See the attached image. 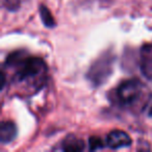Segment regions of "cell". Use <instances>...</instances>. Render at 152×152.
<instances>
[{
	"label": "cell",
	"instance_id": "5",
	"mask_svg": "<svg viewBox=\"0 0 152 152\" xmlns=\"http://www.w3.org/2000/svg\"><path fill=\"white\" fill-rule=\"evenodd\" d=\"M17 135V127L12 121H3L0 126V142L7 144L14 141Z\"/></svg>",
	"mask_w": 152,
	"mask_h": 152
},
{
	"label": "cell",
	"instance_id": "6",
	"mask_svg": "<svg viewBox=\"0 0 152 152\" xmlns=\"http://www.w3.org/2000/svg\"><path fill=\"white\" fill-rule=\"evenodd\" d=\"M85 148V143L76 137H68L64 142L61 149L64 151H81Z\"/></svg>",
	"mask_w": 152,
	"mask_h": 152
},
{
	"label": "cell",
	"instance_id": "10",
	"mask_svg": "<svg viewBox=\"0 0 152 152\" xmlns=\"http://www.w3.org/2000/svg\"><path fill=\"white\" fill-rule=\"evenodd\" d=\"M147 48H148V50L150 51V53H151V56H152V45H147Z\"/></svg>",
	"mask_w": 152,
	"mask_h": 152
},
{
	"label": "cell",
	"instance_id": "2",
	"mask_svg": "<svg viewBox=\"0 0 152 152\" xmlns=\"http://www.w3.org/2000/svg\"><path fill=\"white\" fill-rule=\"evenodd\" d=\"M115 56L110 52H106L99 57L93 65L91 66L88 72V79L95 87L101 86L106 81L113 72Z\"/></svg>",
	"mask_w": 152,
	"mask_h": 152
},
{
	"label": "cell",
	"instance_id": "9",
	"mask_svg": "<svg viewBox=\"0 0 152 152\" xmlns=\"http://www.w3.org/2000/svg\"><path fill=\"white\" fill-rule=\"evenodd\" d=\"M1 89H4V87H5V74H4V72H1Z\"/></svg>",
	"mask_w": 152,
	"mask_h": 152
},
{
	"label": "cell",
	"instance_id": "7",
	"mask_svg": "<svg viewBox=\"0 0 152 152\" xmlns=\"http://www.w3.org/2000/svg\"><path fill=\"white\" fill-rule=\"evenodd\" d=\"M39 11H40V16L41 19H42V22L46 27H54L55 26V20L53 18L52 14L50 13L49 9L45 5H40L39 7Z\"/></svg>",
	"mask_w": 152,
	"mask_h": 152
},
{
	"label": "cell",
	"instance_id": "1",
	"mask_svg": "<svg viewBox=\"0 0 152 152\" xmlns=\"http://www.w3.org/2000/svg\"><path fill=\"white\" fill-rule=\"evenodd\" d=\"M20 53H13L7 58V66H17L18 70L16 78L19 81H23L27 78H34L36 76L46 71V64L40 57H26L20 59Z\"/></svg>",
	"mask_w": 152,
	"mask_h": 152
},
{
	"label": "cell",
	"instance_id": "4",
	"mask_svg": "<svg viewBox=\"0 0 152 152\" xmlns=\"http://www.w3.org/2000/svg\"><path fill=\"white\" fill-rule=\"evenodd\" d=\"M131 139L125 131L116 130L110 131L106 137V144L110 149H119L122 147H129L131 145Z\"/></svg>",
	"mask_w": 152,
	"mask_h": 152
},
{
	"label": "cell",
	"instance_id": "8",
	"mask_svg": "<svg viewBox=\"0 0 152 152\" xmlns=\"http://www.w3.org/2000/svg\"><path fill=\"white\" fill-rule=\"evenodd\" d=\"M104 147V144L102 140L98 137H91L89 139V148L91 151H95L98 149H102Z\"/></svg>",
	"mask_w": 152,
	"mask_h": 152
},
{
	"label": "cell",
	"instance_id": "3",
	"mask_svg": "<svg viewBox=\"0 0 152 152\" xmlns=\"http://www.w3.org/2000/svg\"><path fill=\"white\" fill-rule=\"evenodd\" d=\"M143 83L139 79H128L122 83L116 90V100L122 106H131L141 97Z\"/></svg>",
	"mask_w": 152,
	"mask_h": 152
}]
</instances>
